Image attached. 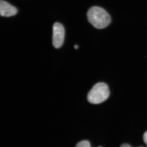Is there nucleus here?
<instances>
[{
	"instance_id": "1",
	"label": "nucleus",
	"mask_w": 147,
	"mask_h": 147,
	"mask_svg": "<svg viewBox=\"0 0 147 147\" xmlns=\"http://www.w3.org/2000/svg\"><path fill=\"white\" fill-rule=\"evenodd\" d=\"M87 17L90 23L98 29L106 28L111 21L109 13L99 7L94 6L90 8L87 13Z\"/></svg>"
},
{
	"instance_id": "2",
	"label": "nucleus",
	"mask_w": 147,
	"mask_h": 147,
	"mask_svg": "<svg viewBox=\"0 0 147 147\" xmlns=\"http://www.w3.org/2000/svg\"><path fill=\"white\" fill-rule=\"evenodd\" d=\"M110 91L107 84L98 83L94 85L88 93V101L92 104H97L104 102L108 99Z\"/></svg>"
},
{
	"instance_id": "3",
	"label": "nucleus",
	"mask_w": 147,
	"mask_h": 147,
	"mask_svg": "<svg viewBox=\"0 0 147 147\" xmlns=\"http://www.w3.org/2000/svg\"><path fill=\"white\" fill-rule=\"evenodd\" d=\"M53 45L56 48H59L63 44L65 38L64 28L60 23L54 24L53 28Z\"/></svg>"
},
{
	"instance_id": "4",
	"label": "nucleus",
	"mask_w": 147,
	"mask_h": 147,
	"mask_svg": "<svg viewBox=\"0 0 147 147\" xmlns=\"http://www.w3.org/2000/svg\"><path fill=\"white\" fill-rule=\"evenodd\" d=\"M17 9L5 1H0V14L2 16L9 17L16 15Z\"/></svg>"
},
{
	"instance_id": "5",
	"label": "nucleus",
	"mask_w": 147,
	"mask_h": 147,
	"mask_svg": "<svg viewBox=\"0 0 147 147\" xmlns=\"http://www.w3.org/2000/svg\"><path fill=\"white\" fill-rule=\"evenodd\" d=\"M76 147H91L90 144V142L88 141L85 140V141H82V142H79L77 145Z\"/></svg>"
},
{
	"instance_id": "6",
	"label": "nucleus",
	"mask_w": 147,
	"mask_h": 147,
	"mask_svg": "<svg viewBox=\"0 0 147 147\" xmlns=\"http://www.w3.org/2000/svg\"><path fill=\"white\" fill-rule=\"evenodd\" d=\"M143 139H144V142L147 146V131L144 134V136H143Z\"/></svg>"
},
{
	"instance_id": "7",
	"label": "nucleus",
	"mask_w": 147,
	"mask_h": 147,
	"mask_svg": "<svg viewBox=\"0 0 147 147\" xmlns=\"http://www.w3.org/2000/svg\"><path fill=\"white\" fill-rule=\"evenodd\" d=\"M120 147H131L130 145L128 144H123Z\"/></svg>"
},
{
	"instance_id": "8",
	"label": "nucleus",
	"mask_w": 147,
	"mask_h": 147,
	"mask_svg": "<svg viewBox=\"0 0 147 147\" xmlns=\"http://www.w3.org/2000/svg\"><path fill=\"white\" fill-rule=\"evenodd\" d=\"M78 48H79V46H78V45H74V48H75V49H77Z\"/></svg>"
}]
</instances>
